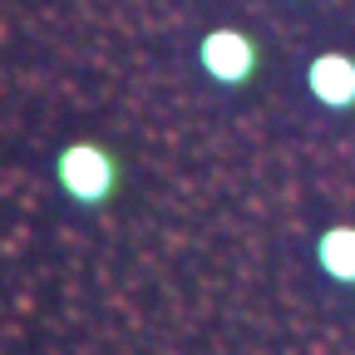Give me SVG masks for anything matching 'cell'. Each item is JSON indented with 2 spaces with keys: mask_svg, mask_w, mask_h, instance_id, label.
I'll use <instances>...</instances> for the list:
<instances>
[{
  "mask_svg": "<svg viewBox=\"0 0 355 355\" xmlns=\"http://www.w3.org/2000/svg\"><path fill=\"white\" fill-rule=\"evenodd\" d=\"M55 183L79 202V207H99L109 202L114 183H119V163L109 148L99 144H69L60 158H55Z\"/></svg>",
  "mask_w": 355,
  "mask_h": 355,
  "instance_id": "obj_1",
  "label": "cell"
},
{
  "mask_svg": "<svg viewBox=\"0 0 355 355\" xmlns=\"http://www.w3.org/2000/svg\"><path fill=\"white\" fill-rule=\"evenodd\" d=\"M198 60H202L207 79L237 89V84H247V79L257 74L261 50H257V40H252V35H242V30H232V25H222V30H207V35H202Z\"/></svg>",
  "mask_w": 355,
  "mask_h": 355,
  "instance_id": "obj_2",
  "label": "cell"
},
{
  "mask_svg": "<svg viewBox=\"0 0 355 355\" xmlns=\"http://www.w3.org/2000/svg\"><path fill=\"white\" fill-rule=\"evenodd\" d=\"M306 89H311V99L326 104V109H355V60L345 50L316 55L311 69H306Z\"/></svg>",
  "mask_w": 355,
  "mask_h": 355,
  "instance_id": "obj_3",
  "label": "cell"
},
{
  "mask_svg": "<svg viewBox=\"0 0 355 355\" xmlns=\"http://www.w3.org/2000/svg\"><path fill=\"white\" fill-rule=\"evenodd\" d=\"M316 261L331 282L355 286V227H326L316 242Z\"/></svg>",
  "mask_w": 355,
  "mask_h": 355,
  "instance_id": "obj_4",
  "label": "cell"
}]
</instances>
